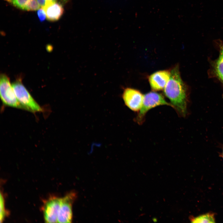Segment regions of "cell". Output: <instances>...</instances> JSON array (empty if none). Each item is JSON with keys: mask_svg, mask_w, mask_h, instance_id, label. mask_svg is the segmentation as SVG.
<instances>
[{"mask_svg": "<svg viewBox=\"0 0 223 223\" xmlns=\"http://www.w3.org/2000/svg\"><path fill=\"white\" fill-rule=\"evenodd\" d=\"M40 7L37 0H28L24 7V10L34 11L38 10Z\"/></svg>", "mask_w": 223, "mask_h": 223, "instance_id": "7c38bea8", "label": "cell"}, {"mask_svg": "<svg viewBox=\"0 0 223 223\" xmlns=\"http://www.w3.org/2000/svg\"><path fill=\"white\" fill-rule=\"evenodd\" d=\"M170 75V71L165 70L156 71L149 77L148 80L152 90L160 91L164 89Z\"/></svg>", "mask_w": 223, "mask_h": 223, "instance_id": "ba28073f", "label": "cell"}, {"mask_svg": "<svg viewBox=\"0 0 223 223\" xmlns=\"http://www.w3.org/2000/svg\"><path fill=\"white\" fill-rule=\"evenodd\" d=\"M122 97L126 106L135 112H138L143 103L144 95L139 90L127 87L125 89Z\"/></svg>", "mask_w": 223, "mask_h": 223, "instance_id": "52a82bcc", "label": "cell"}, {"mask_svg": "<svg viewBox=\"0 0 223 223\" xmlns=\"http://www.w3.org/2000/svg\"><path fill=\"white\" fill-rule=\"evenodd\" d=\"M0 94L1 100L5 105L24 109L16 97L9 77L4 74L0 75Z\"/></svg>", "mask_w": 223, "mask_h": 223, "instance_id": "277c9868", "label": "cell"}, {"mask_svg": "<svg viewBox=\"0 0 223 223\" xmlns=\"http://www.w3.org/2000/svg\"><path fill=\"white\" fill-rule=\"evenodd\" d=\"M216 70L218 77L223 82V47L216 63Z\"/></svg>", "mask_w": 223, "mask_h": 223, "instance_id": "8fae6325", "label": "cell"}, {"mask_svg": "<svg viewBox=\"0 0 223 223\" xmlns=\"http://www.w3.org/2000/svg\"><path fill=\"white\" fill-rule=\"evenodd\" d=\"M61 198L51 196L45 201L43 207L44 220L47 223H58Z\"/></svg>", "mask_w": 223, "mask_h": 223, "instance_id": "8992f818", "label": "cell"}, {"mask_svg": "<svg viewBox=\"0 0 223 223\" xmlns=\"http://www.w3.org/2000/svg\"><path fill=\"white\" fill-rule=\"evenodd\" d=\"M37 15L40 21H44L46 18V14L42 8L39 9L37 11Z\"/></svg>", "mask_w": 223, "mask_h": 223, "instance_id": "9a60e30c", "label": "cell"}, {"mask_svg": "<svg viewBox=\"0 0 223 223\" xmlns=\"http://www.w3.org/2000/svg\"><path fill=\"white\" fill-rule=\"evenodd\" d=\"M14 6L22 10H24V7L28 0H4Z\"/></svg>", "mask_w": 223, "mask_h": 223, "instance_id": "5bb4252c", "label": "cell"}, {"mask_svg": "<svg viewBox=\"0 0 223 223\" xmlns=\"http://www.w3.org/2000/svg\"><path fill=\"white\" fill-rule=\"evenodd\" d=\"M160 105H167L172 107L161 94L154 91L148 92L144 95L142 107L135 119L137 123L142 124L146 113L151 109Z\"/></svg>", "mask_w": 223, "mask_h": 223, "instance_id": "7a4b0ae2", "label": "cell"}, {"mask_svg": "<svg viewBox=\"0 0 223 223\" xmlns=\"http://www.w3.org/2000/svg\"><path fill=\"white\" fill-rule=\"evenodd\" d=\"M69 0H60V2L62 4H64L67 2Z\"/></svg>", "mask_w": 223, "mask_h": 223, "instance_id": "e0dca14e", "label": "cell"}, {"mask_svg": "<svg viewBox=\"0 0 223 223\" xmlns=\"http://www.w3.org/2000/svg\"><path fill=\"white\" fill-rule=\"evenodd\" d=\"M12 85L16 97L24 109L34 112L42 111V108L29 94L20 79L16 81Z\"/></svg>", "mask_w": 223, "mask_h": 223, "instance_id": "3957f363", "label": "cell"}, {"mask_svg": "<svg viewBox=\"0 0 223 223\" xmlns=\"http://www.w3.org/2000/svg\"><path fill=\"white\" fill-rule=\"evenodd\" d=\"M40 7H43L45 5L46 0H37Z\"/></svg>", "mask_w": 223, "mask_h": 223, "instance_id": "2e32d148", "label": "cell"}, {"mask_svg": "<svg viewBox=\"0 0 223 223\" xmlns=\"http://www.w3.org/2000/svg\"><path fill=\"white\" fill-rule=\"evenodd\" d=\"M165 96L178 113L185 116L187 112V95L185 85L180 74L178 65L170 71L169 80L164 89Z\"/></svg>", "mask_w": 223, "mask_h": 223, "instance_id": "6da1fadb", "label": "cell"}, {"mask_svg": "<svg viewBox=\"0 0 223 223\" xmlns=\"http://www.w3.org/2000/svg\"><path fill=\"white\" fill-rule=\"evenodd\" d=\"M77 197V194L71 191L61 198L58 217V223H71L72 221V204Z\"/></svg>", "mask_w": 223, "mask_h": 223, "instance_id": "5b68a950", "label": "cell"}, {"mask_svg": "<svg viewBox=\"0 0 223 223\" xmlns=\"http://www.w3.org/2000/svg\"><path fill=\"white\" fill-rule=\"evenodd\" d=\"M191 222L195 223H215V219L213 213H207L191 219Z\"/></svg>", "mask_w": 223, "mask_h": 223, "instance_id": "30bf717a", "label": "cell"}, {"mask_svg": "<svg viewBox=\"0 0 223 223\" xmlns=\"http://www.w3.org/2000/svg\"><path fill=\"white\" fill-rule=\"evenodd\" d=\"M53 0L54 1L56 2L57 0Z\"/></svg>", "mask_w": 223, "mask_h": 223, "instance_id": "d6986e66", "label": "cell"}, {"mask_svg": "<svg viewBox=\"0 0 223 223\" xmlns=\"http://www.w3.org/2000/svg\"><path fill=\"white\" fill-rule=\"evenodd\" d=\"M222 157L223 158V152H222Z\"/></svg>", "mask_w": 223, "mask_h": 223, "instance_id": "ac0fdd59", "label": "cell"}, {"mask_svg": "<svg viewBox=\"0 0 223 223\" xmlns=\"http://www.w3.org/2000/svg\"><path fill=\"white\" fill-rule=\"evenodd\" d=\"M0 221L2 223L4 220L6 216H7V211H6L5 206V200L3 194L1 192L0 193Z\"/></svg>", "mask_w": 223, "mask_h": 223, "instance_id": "4fadbf2b", "label": "cell"}, {"mask_svg": "<svg viewBox=\"0 0 223 223\" xmlns=\"http://www.w3.org/2000/svg\"><path fill=\"white\" fill-rule=\"evenodd\" d=\"M42 8L46 14V19L51 21L58 20L62 16L64 12L62 4L56 2L49 6H44Z\"/></svg>", "mask_w": 223, "mask_h": 223, "instance_id": "9c48e42d", "label": "cell"}]
</instances>
